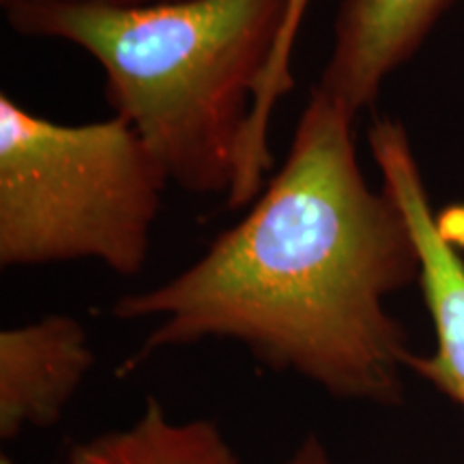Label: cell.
I'll return each instance as SVG.
<instances>
[{
  "label": "cell",
  "instance_id": "obj_2",
  "mask_svg": "<svg viewBox=\"0 0 464 464\" xmlns=\"http://www.w3.org/2000/svg\"><path fill=\"white\" fill-rule=\"evenodd\" d=\"M3 9L15 33L67 42L100 63L108 106L136 130L170 183L228 196L288 0L150 7L31 0Z\"/></svg>",
  "mask_w": 464,
  "mask_h": 464
},
{
  "label": "cell",
  "instance_id": "obj_7",
  "mask_svg": "<svg viewBox=\"0 0 464 464\" xmlns=\"http://www.w3.org/2000/svg\"><path fill=\"white\" fill-rule=\"evenodd\" d=\"M65 464H239V456L216 421H174L158 398H147L130 426L80 440Z\"/></svg>",
  "mask_w": 464,
  "mask_h": 464
},
{
  "label": "cell",
  "instance_id": "obj_8",
  "mask_svg": "<svg viewBox=\"0 0 464 464\" xmlns=\"http://www.w3.org/2000/svg\"><path fill=\"white\" fill-rule=\"evenodd\" d=\"M307 7H310V0H288L286 17H284L274 56L260 78L256 95H254L246 136H243L239 158H237V179L232 185V194L239 200L256 198L266 183V172L274 168V155L269 147L271 116H274L276 103L286 97L295 84L290 63H293V50Z\"/></svg>",
  "mask_w": 464,
  "mask_h": 464
},
{
  "label": "cell",
  "instance_id": "obj_6",
  "mask_svg": "<svg viewBox=\"0 0 464 464\" xmlns=\"http://www.w3.org/2000/svg\"><path fill=\"white\" fill-rule=\"evenodd\" d=\"M451 0H342L334 22L332 54L316 89L353 114L370 108L381 86L404 65Z\"/></svg>",
  "mask_w": 464,
  "mask_h": 464
},
{
  "label": "cell",
  "instance_id": "obj_4",
  "mask_svg": "<svg viewBox=\"0 0 464 464\" xmlns=\"http://www.w3.org/2000/svg\"><path fill=\"white\" fill-rule=\"evenodd\" d=\"M78 318L50 314L0 332V439L50 430L95 365Z\"/></svg>",
  "mask_w": 464,
  "mask_h": 464
},
{
  "label": "cell",
  "instance_id": "obj_10",
  "mask_svg": "<svg viewBox=\"0 0 464 464\" xmlns=\"http://www.w3.org/2000/svg\"><path fill=\"white\" fill-rule=\"evenodd\" d=\"M15 3H31V0H0L3 7ZM63 3H92L106 5V7H150V5H166V3H181V0H63Z\"/></svg>",
  "mask_w": 464,
  "mask_h": 464
},
{
  "label": "cell",
  "instance_id": "obj_1",
  "mask_svg": "<svg viewBox=\"0 0 464 464\" xmlns=\"http://www.w3.org/2000/svg\"><path fill=\"white\" fill-rule=\"evenodd\" d=\"M420 276L402 208L363 177L355 114L314 86L282 170L247 216L181 274L110 307L119 321H153L119 374L224 340L332 398L400 406L413 351L387 299Z\"/></svg>",
  "mask_w": 464,
  "mask_h": 464
},
{
  "label": "cell",
  "instance_id": "obj_9",
  "mask_svg": "<svg viewBox=\"0 0 464 464\" xmlns=\"http://www.w3.org/2000/svg\"><path fill=\"white\" fill-rule=\"evenodd\" d=\"M284 464H338V462L329 456V451L324 448V443L318 434H307V437L299 443V448L293 451V456H290Z\"/></svg>",
  "mask_w": 464,
  "mask_h": 464
},
{
  "label": "cell",
  "instance_id": "obj_5",
  "mask_svg": "<svg viewBox=\"0 0 464 464\" xmlns=\"http://www.w3.org/2000/svg\"><path fill=\"white\" fill-rule=\"evenodd\" d=\"M382 188L402 208L420 252V284L430 312L437 346L409 357V372L428 381L464 409V258L434 213L421 168L398 160L382 174Z\"/></svg>",
  "mask_w": 464,
  "mask_h": 464
},
{
  "label": "cell",
  "instance_id": "obj_3",
  "mask_svg": "<svg viewBox=\"0 0 464 464\" xmlns=\"http://www.w3.org/2000/svg\"><path fill=\"white\" fill-rule=\"evenodd\" d=\"M168 174L119 119L65 125L0 92V266L97 260L138 276Z\"/></svg>",
  "mask_w": 464,
  "mask_h": 464
}]
</instances>
